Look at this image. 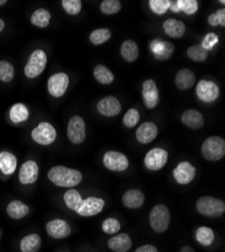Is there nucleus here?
I'll return each instance as SVG.
<instances>
[{"mask_svg": "<svg viewBox=\"0 0 225 252\" xmlns=\"http://www.w3.org/2000/svg\"><path fill=\"white\" fill-rule=\"evenodd\" d=\"M48 179L57 187L74 188L83 180V175L80 171L65 165H56L48 172Z\"/></svg>", "mask_w": 225, "mask_h": 252, "instance_id": "1", "label": "nucleus"}, {"mask_svg": "<svg viewBox=\"0 0 225 252\" xmlns=\"http://www.w3.org/2000/svg\"><path fill=\"white\" fill-rule=\"evenodd\" d=\"M197 211L208 218H218L221 217L225 212V204L223 201L211 197L204 196L201 197L196 203Z\"/></svg>", "mask_w": 225, "mask_h": 252, "instance_id": "2", "label": "nucleus"}, {"mask_svg": "<svg viewBox=\"0 0 225 252\" xmlns=\"http://www.w3.org/2000/svg\"><path fill=\"white\" fill-rule=\"evenodd\" d=\"M171 223V214L167 206L156 205L150 214V224L157 233H163L168 230Z\"/></svg>", "mask_w": 225, "mask_h": 252, "instance_id": "3", "label": "nucleus"}, {"mask_svg": "<svg viewBox=\"0 0 225 252\" xmlns=\"http://www.w3.org/2000/svg\"><path fill=\"white\" fill-rule=\"evenodd\" d=\"M201 153L209 161H217L225 155V140L219 136H210L204 140Z\"/></svg>", "mask_w": 225, "mask_h": 252, "instance_id": "4", "label": "nucleus"}, {"mask_svg": "<svg viewBox=\"0 0 225 252\" xmlns=\"http://www.w3.org/2000/svg\"><path fill=\"white\" fill-rule=\"evenodd\" d=\"M48 57L43 50H35L32 52L25 67V75L29 79H34L45 71Z\"/></svg>", "mask_w": 225, "mask_h": 252, "instance_id": "5", "label": "nucleus"}, {"mask_svg": "<svg viewBox=\"0 0 225 252\" xmlns=\"http://www.w3.org/2000/svg\"><path fill=\"white\" fill-rule=\"evenodd\" d=\"M32 138L40 145H51L57 138V131L49 122H40L32 131Z\"/></svg>", "mask_w": 225, "mask_h": 252, "instance_id": "6", "label": "nucleus"}, {"mask_svg": "<svg viewBox=\"0 0 225 252\" xmlns=\"http://www.w3.org/2000/svg\"><path fill=\"white\" fill-rule=\"evenodd\" d=\"M69 140L74 144H80L86 137V125L84 119L79 115L73 116L68 124L67 130Z\"/></svg>", "mask_w": 225, "mask_h": 252, "instance_id": "7", "label": "nucleus"}, {"mask_svg": "<svg viewBox=\"0 0 225 252\" xmlns=\"http://www.w3.org/2000/svg\"><path fill=\"white\" fill-rule=\"evenodd\" d=\"M103 164L109 171L125 172L129 169V161L126 155L114 151H109L105 153L103 157Z\"/></svg>", "mask_w": 225, "mask_h": 252, "instance_id": "8", "label": "nucleus"}, {"mask_svg": "<svg viewBox=\"0 0 225 252\" xmlns=\"http://www.w3.org/2000/svg\"><path fill=\"white\" fill-rule=\"evenodd\" d=\"M69 76L66 73L60 72L54 74L48 80V91L55 98L62 97L69 87Z\"/></svg>", "mask_w": 225, "mask_h": 252, "instance_id": "9", "label": "nucleus"}, {"mask_svg": "<svg viewBox=\"0 0 225 252\" xmlns=\"http://www.w3.org/2000/svg\"><path fill=\"white\" fill-rule=\"evenodd\" d=\"M168 152L160 148L151 150L145 157V165L150 171H160L168 161Z\"/></svg>", "mask_w": 225, "mask_h": 252, "instance_id": "10", "label": "nucleus"}, {"mask_svg": "<svg viewBox=\"0 0 225 252\" xmlns=\"http://www.w3.org/2000/svg\"><path fill=\"white\" fill-rule=\"evenodd\" d=\"M105 205V201L97 197H88L83 199L79 209L77 210V214L82 217H91L99 214Z\"/></svg>", "mask_w": 225, "mask_h": 252, "instance_id": "11", "label": "nucleus"}, {"mask_svg": "<svg viewBox=\"0 0 225 252\" xmlns=\"http://www.w3.org/2000/svg\"><path fill=\"white\" fill-rule=\"evenodd\" d=\"M196 93L201 101L206 103L214 102L220 95L219 87L214 82L207 80H201L197 84Z\"/></svg>", "mask_w": 225, "mask_h": 252, "instance_id": "12", "label": "nucleus"}, {"mask_svg": "<svg viewBox=\"0 0 225 252\" xmlns=\"http://www.w3.org/2000/svg\"><path fill=\"white\" fill-rule=\"evenodd\" d=\"M174 179L180 185H188L196 177V167L189 161H181L173 172Z\"/></svg>", "mask_w": 225, "mask_h": 252, "instance_id": "13", "label": "nucleus"}, {"mask_svg": "<svg viewBox=\"0 0 225 252\" xmlns=\"http://www.w3.org/2000/svg\"><path fill=\"white\" fill-rule=\"evenodd\" d=\"M46 231L50 237L54 239L67 238L71 234V227L69 223L62 219H54L46 225Z\"/></svg>", "mask_w": 225, "mask_h": 252, "instance_id": "14", "label": "nucleus"}, {"mask_svg": "<svg viewBox=\"0 0 225 252\" xmlns=\"http://www.w3.org/2000/svg\"><path fill=\"white\" fill-rule=\"evenodd\" d=\"M142 98L148 109H154L160 102V93L154 80H146L142 84Z\"/></svg>", "mask_w": 225, "mask_h": 252, "instance_id": "15", "label": "nucleus"}, {"mask_svg": "<svg viewBox=\"0 0 225 252\" xmlns=\"http://www.w3.org/2000/svg\"><path fill=\"white\" fill-rule=\"evenodd\" d=\"M38 164L34 160H27L23 163L19 169L18 180L22 185H32L34 184L38 178Z\"/></svg>", "mask_w": 225, "mask_h": 252, "instance_id": "16", "label": "nucleus"}, {"mask_svg": "<svg viewBox=\"0 0 225 252\" xmlns=\"http://www.w3.org/2000/svg\"><path fill=\"white\" fill-rule=\"evenodd\" d=\"M98 112L106 117H113L120 113L121 104L119 100L113 96H106L97 104Z\"/></svg>", "mask_w": 225, "mask_h": 252, "instance_id": "17", "label": "nucleus"}, {"mask_svg": "<svg viewBox=\"0 0 225 252\" xmlns=\"http://www.w3.org/2000/svg\"><path fill=\"white\" fill-rule=\"evenodd\" d=\"M151 51L153 52L156 59L160 61H167L173 56L175 46L170 41L157 38L151 43Z\"/></svg>", "mask_w": 225, "mask_h": 252, "instance_id": "18", "label": "nucleus"}, {"mask_svg": "<svg viewBox=\"0 0 225 252\" xmlns=\"http://www.w3.org/2000/svg\"><path fill=\"white\" fill-rule=\"evenodd\" d=\"M158 126L151 121L144 122L138 126L136 130V139L141 144H148L158 136Z\"/></svg>", "mask_w": 225, "mask_h": 252, "instance_id": "19", "label": "nucleus"}, {"mask_svg": "<svg viewBox=\"0 0 225 252\" xmlns=\"http://www.w3.org/2000/svg\"><path fill=\"white\" fill-rule=\"evenodd\" d=\"M146 202V196L138 189H131L125 193L122 197V203L129 209H138Z\"/></svg>", "mask_w": 225, "mask_h": 252, "instance_id": "20", "label": "nucleus"}, {"mask_svg": "<svg viewBox=\"0 0 225 252\" xmlns=\"http://www.w3.org/2000/svg\"><path fill=\"white\" fill-rule=\"evenodd\" d=\"M107 245L114 252H128L132 246V240L129 234L120 233L111 237Z\"/></svg>", "mask_w": 225, "mask_h": 252, "instance_id": "21", "label": "nucleus"}, {"mask_svg": "<svg viewBox=\"0 0 225 252\" xmlns=\"http://www.w3.org/2000/svg\"><path fill=\"white\" fill-rule=\"evenodd\" d=\"M182 123L187 126V127L197 130L203 127L204 125V117L203 115L196 109H188L182 115Z\"/></svg>", "mask_w": 225, "mask_h": 252, "instance_id": "22", "label": "nucleus"}, {"mask_svg": "<svg viewBox=\"0 0 225 252\" xmlns=\"http://www.w3.org/2000/svg\"><path fill=\"white\" fill-rule=\"evenodd\" d=\"M7 215L14 220L23 219L30 213V207L20 200H13L6 207Z\"/></svg>", "mask_w": 225, "mask_h": 252, "instance_id": "23", "label": "nucleus"}, {"mask_svg": "<svg viewBox=\"0 0 225 252\" xmlns=\"http://www.w3.org/2000/svg\"><path fill=\"white\" fill-rule=\"evenodd\" d=\"M165 32L174 38H181L186 32V26L181 20L176 18H168L162 25Z\"/></svg>", "mask_w": 225, "mask_h": 252, "instance_id": "24", "label": "nucleus"}, {"mask_svg": "<svg viewBox=\"0 0 225 252\" xmlns=\"http://www.w3.org/2000/svg\"><path fill=\"white\" fill-rule=\"evenodd\" d=\"M196 81L195 74L189 69H182L180 70L175 79L176 86L180 90H189L194 86Z\"/></svg>", "mask_w": 225, "mask_h": 252, "instance_id": "25", "label": "nucleus"}, {"mask_svg": "<svg viewBox=\"0 0 225 252\" xmlns=\"http://www.w3.org/2000/svg\"><path fill=\"white\" fill-rule=\"evenodd\" d=\"M17 166L16 157L6 151L0 153V172L3 175L11 176L14 174Z\"/></svg>", "mask_w": 225, "mask_h": 252, "instance_id": "26", "label": "nucleus"}, {"mask_svg": "<svg viewBox=\"0 0 225 252\" xmlns=\"http://www.w3.org/2000/svg\"><path fill=\"white\" fill-rule=\"evenodd\" d=\"M42 247V238L36 233L26 235L19 242V249L22 252H37Z\"/></svg>", "mask_w": 225, "mask_h": 252, "instance_id": "27", "label": "nucleus"}, {"mask_svg": "<svg viewBox=\"0 0 225 252\" xmlns=\"http://www.w3.org/2000/svg\"><path fill=\"white\" fill-rule=\"evenodd\" d=\"M120 54L127 62H134L139 56L137 44L132 39H127L121 45Z\"/></svg>", "mask_w": 225, "mask_h": 252, "instance_id": "28", "label": "nucleus"}, {"mask_svg": "<svg viewBox=\"0 0 225 252\" xmlns=\"http://www.w3.org/2000/svg\"><path fill=\"white\" fill-rule=\"evenodd\" d=\"M51 13L49 10L45 8H38L31 16V23L32 26L39 28V29H46L49 27L51 22Z\"/></svg>", "mask_w": 225, "mask_h": 252, "instance_id": "29", "label": "nucleus"}, {"mask_svg": "<svg viewBox=\"0 0 225 252\" xmlns=\"http://www.w3.org/2000/svg\"><path fill=\"white\" fill-rule=\"evenodd\" d=\"M30 117V112L28 107L23 103H16L10 108L9 118L11 122L17 124L26 122Z\"/></svg>", "mask_w": 225, "mask_h": 252, "instance_id": "30", "label": "nucleus"}, {"mask_svg": "<svg viewBox=\"0 0 225 252\" xmlns=\"http://www.w3.org/2000/svg\"><path fill=\"white\" fill-rule=\"evenodd\" d=\"M94 78L97 82H99L102 85H109L114 81L113 73L103 65H98L94 68L93 71Z\"/></svg>", "mask_w": 225, "mask_h": 252, "instance_id": "31", "label": "nucleus"}, {"mask_svg": "<svg viewBox=\"0 0 225 252\" xmlns=\"http://www.w3.org/2000/svg\"><path fill=\"white\" fill-rule=\"evenodd\" d=\"M214 231L209 227H200L196 231V240L203 246H209L214 242Z\"/></svg>", "mask_w": 225, "mask_h": 252, "instance_id": "32", "label": "nucleus"}, {"mask_svg": "<svg viewBox=\"0 0 225 252\" xmlns=\"http://www.w3.org/2000/svg\"><path fill=\"white\" fill-rule=\"evenodd\" d=\"M82 201H83V199H82L80 193L75 189H70L64 194V202L66 206L74 212H77Z\"/></svg>", "mask_w": 225, "mask_h": 252, "instance_id": "33", "label": "nucleus"}, {"mask_svg": "<svg viewBox=\"0 0 225 252\" xmlns=\"http://www.w3.org/2000/svg\"><path fill=\"white\" fill-rule=\"evenodd\" d=\"M111 37V32L108 29H98L90 33L89 39L95 46L105 44Z\"/></svg>", "mask_w": 225, "mask_h": 252, "instance_id": "34", "label": "nucleus"}, {"mask_svg": "<svg viewBox=\"0 0 225 252\" xmlns=\"http://www.w3.org/2000/svg\"><path fill=\"white\" fill-rule=\"evenodd\" d=\"M14 78V67L8 61H0V81L9 83Z\"/></svg>", "mask_w": 225, "mask_h": 252, "instance_id": "35", "label": "nucleus"}, {"mask_svg": "<svg viewBox=\"0 0 225 252\" xmlns=\"http://www.w3.org/2000/svg\"><path fill=\"white\" fill-rule=\"evenodd\" d=\"M187 56L195 62H205L208 57V52L204 50L201 45H194L187 50Z\"/></svg>", "mask_w": 225, "mask_h": 252, "instance_id": "36", "label": "nucleus"}, {"mask_svg": "<svg viewBox=\"0 0 225 252\" xmlns=\"http://www.w3.org/2000/svg\"><path fill=\"white\" fill-rule=\"evenodd\" d=\"M100 9L104 14H115L121 9V2L118 0H104L101 2Z\"/></svg>", "mask_w": 225, "mask_h": 252, "instance_id": "37", "label": "nucleus"}, {"mask_svg": "<svg viewBox=\"0 0 225 252\" xmlns=\"http://www.w3.org/2000/svg\"><path fill=\"white\" fill-rule=\"evenodd\" d=\"M180 11L185 12L188 15H193L198 10L197 0H177Z\"/></svg>", "mask_w": 225, "mask_h": 252, "instance_id": "38", "label": "nucleus"}, {"mask_svg": "<svg viewBox=\"0 0 225 252\" xmlns=\"http://www.w3.org/2000/svg\"><path fill=\"white\" fill-rule=\"evenodd\" d=\"M150 8L158 15L165 14L170 7V0H150Z\"/></svg>", "mask_w": 225, "mask_h": 252, "instance_id": "39", "label": "nucleus"}, {"mask_svg": "<svg viewBox=\"0 0 225 252\" xmlns=\"http://www.w3.org/2000/svg\"><path fill=\"white\" fill-rule=\"evenodd\" d=\"M120 228V222L115 218H107L103 221V223H102V230H103V232L106 234L114 235L117 232H119Z\"/></svg>", "mask_w": 225, "mask_h": 252, "instance_id": "40", "label": "nucleus"}, {"mask_svg": "<svg viewBox=\"0 0 225 252\" xmlns=\"http://www.w3.org/2000/svg\"><path fill=\"white\" fill-rule=\"evenodd\" d=\"M62 6L70 15H77L82 9V1L80 0H63Z\"/></svg>", "mask_w": 225, "mask_h": 252, "instance_id": "41", "label": "nucleus"}, {"mask_svg": "<svg viewBox=\"0 0 225 252\" xmlns=\"http://www.w3.org/2000/svg\"><path fill=\"white\" fill-rule=\"evenodd\" d=\"M139 121V113L135 108H130L125 115L124 120V124L129 128H132L134 126H136V124H138Z\"/></svg>", "mask_w": 225, "mask_h": 252, "instance_id": "42", "label": "nucleus"}, {"mask_svg": "<svg viewBox=\"0 0 225 252\" xmlns=\"http://www.w3.org/2000/svg\"><path fill=\"white\" fill-rule=\"evenodd\" d=\"M218 43H219L218 35L214 32H209L202 39L201 46L204 50H206L208 52V51L212 50Z\"/></svg>", "mask_w": 225, "mask_h": 252, "instance_id": "43", "label": "nucleus"}, {"mask_svg": "<svg viewBox=\"0 0 225 252\" xmlns=\"http://www.w3.org/2000/svg\"><path fill=\"white\" fill-rule=\"evenodd\" d=\"M208 24L212 27H225V9H219L208 17Z\"/></svg>", "mask_w": 225, "mask_h": 252, "instance_id": "44", "label": "nucleus"}, {"mask_svg": "<svg viewBox=\"0 0 225 252\" xmlns=\"http://www.w3.org/2000/svg\"><path fill=\"white\" fill-rule=\"evenodd\" d=\"M135 252H159L157 247L152 245V244H146V245H142L140 247H138Z\"/></svg>", "mask_w": 225, "mask_h": 252, "instance_id": "45", "label": "nucleus"}, {"mask_svg": "<svg viewBox=\"0 0 225 252\" xmlns=\"http://www.w3.org/2000/svg\"><path fill=\"white\" fill-rule=\"evenodd\" d=\"M173 12H180L179 7H178V3H177V0H173V1H170V7H169Z\"/></svg>", "mask_w": 225, "mask_h": 252, "instance_id": "46", "label": "nucleus"}, {"mask_svg": "<svg viewBox=\"0 0 225 252\" xmlns=\"http://www.w3.org/2000/svg\"><path fill=\"white\" fill-rule=\"evenodd\" d=\"M181 252H195L194 249L190 246H184L182 249H181Z\"/></svg>", "mask_w": 225, "mask_h": 252, "instance_id": "47", "label": "nucleus"}, {"mask_svg": "<svg viewBox=\"0 0 225 252\" xmlns=\"http://www.w3.org/2000/svg\"><path fill=\"white\" fill-rule=\"evenodd\" d=\"M4 28H5L4 20H3V19H1V18H0V33L2 32V31L4 30Z\"/></svg>", "mask_w": 225, "mask_h": 252, "instance_id": "48", "label": "nucleus"}, {"mask_svg": "<svg viewBox=\"0 0 225 252\" xmlns=\"http://www.w3.org/2000/svg\"><path fill=\"white\" fill-rule=\"evenodd\" d=\"M6 3H7L6 0H0V7L3 6V5H5Z\"/></svg>", "mask_w": 225, "mask_h": 252, "instance_id": "49", "label": "nucleus"}, {"mask_svg": "<svg viewBox=\"0 0 225 252\" xmlns=\"http://www.w3.org/2000/svg\"><path fill=\"white\" fill-rule=\"evenodd\" d=\"M62 252H63V251H62Z\"/></svg>", "mask_w": 225, "mask_h": 252, "instance_id": "50", "label": "nucleus"}]
</instances>
